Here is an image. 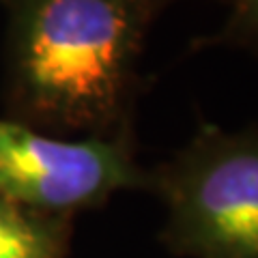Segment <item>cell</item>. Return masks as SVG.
Instances as JSON below:
<instances>
[{
    "mask_svg": "<svg viewBox=\"0 0 258 258\" xmlns=\"http://www.w3.org/2000/svg\"><path fill=\"white\" fill-rule=\"evenodd\" d=\"M3 3H5V5H7V3H9V0H3Z\"/></svg>",
    "mask_w": 258,
    "mask_h": 258,
    "instance_id": "7",
    "label": "cell"
},
{
    "mask_svg": "<svg viewBox=\"0 0 258 258\" xmlns=\"http://www.w3.org/2000/svg\"><path fill=\"white\" fill-rule=\"evenodd\" d=\"M9 118L60 138L132 129L149 0H9Z\"/></svg>",
    "mask_w": 258,
    "mask_h": 258,
    "instance_id": "1",
    "label": "cell"
},
{
    "mask_svg": "<svg viewBox=\"0 0 258 258\" xmlns=\"http://www.w3.org/2000/svg\"><path fill=\"white\" fill-rule=\"evenodd\" d=\"M198 47H230L258 58V0H230V9L220 30L194 43Z\"/></svg>",
    "mask_w": 258,
    "mask_h": 258,
    "instance_id": "5",
    "label": "cell"
},
{
    "mask_svg": "<svg viewBox=\"0 0 258 258\" xmlns=\"http://www.w3.org/2000/svg\"><path fill=\"white\" fill-rule=\"evenodd\" d=\"M132 129L106 138H60L0 118V198L32 211L69 215L123 189H147Z\"/></svg>",
    "mask_w": 258,
    "mask_h": 258,
    "instance_id": "3",
    "label": "cell"
},
{
    "mask_svg": "<svg viewBox=\"0 0 258 258\" xmlns=\"http://www.w3.org/2000/svg\"><path fill=\"white\" fill-rule=\"evenodd\" d=\"M149 3H151V5H155L157 9L161 11V9H164V7H168L170 3H174V0H149Z\"/></svg>",
    "mask_w": 258,
    "mask_h": 258,
    "instance_id": "6",
    "label": "cell"
},
{
    "mask_svg": "<svg viewBox=\"0 0 258 258\" xmlns=\"http://www.w3.org/2000/svg\"><path fill=\"white\" fill-rule=\"evenodd\" d=\"M62 217L0 198V258H60Z\"/></svg>",
    "mask_w": 258,
    "mask_h": 258,
    "instance_id": "4",
    "label": "cell"
},
{
    "mask_svg": "<svg viewBox=\"0 0 258 258\" xmlns=\"http://www.w3.org/2000/svg\"><path fill=\"white\" fill-rule=\"evenodd\" d=\"M147 189L168 209L166 241L196 258H258V125L203 120Z\"/></svg>",
    "mask_w": 258,
    "mask_h": 258,
    "instance_id": "2",
    "label": "cell"
}]
</instances>
